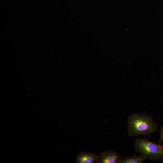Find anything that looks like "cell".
Instances as JSON below:
<instances>
[{"label": "cell", "mask_w": 163, "mask_h": 163, "mask_svg": "<svg viewBox=\"0 0 163 163\" xmlns=\"http://www.w3.org/2000/svg\"><path fill=\"white\" fill-rule=\"evenodd\" d=\"M98 155L93 153L82 152L77 155L75 160L76 163H97Z\"/></svg>", "instance_id": "277c9868"}, {"label": "cell", "mask_w": 163, "mask_h": 163, "mask_svg": "<svg viewBox=\"0 0 163 163\" xmlns=\"http://www.w3.org/2000/svg\"><path fill=\"white\" fill-rule=\"evenodd\" d=\"M160 135V142H162L163 145V125L161 128L160 131L159 132Z\"/></svg>", "instance_id": "8992f818"}, {"label": "cell", "mask_w": 163, "mask_h": 163, "mask_svg": "<svg viewBox=\"0 0 163 163\" xmlns=\"http://www.w3.org/2000/svg\"><path fill=\"white\" fill-rule=\"evenodd\" d=\"M135 151L145 159L157 161H163V146L160 143L152 142L143 137L138 138L133 142Z\"/></svg>", "instance_id": "7a4b0ae2"}, {"label": "cell", "mask_w": 163, "mask_h": 163, "mask_svg": "<svg viewBox=\"0 0 163 163\" xmlns=\"http://www.w3.org/2000/svg\"><path fill=\"white\" fill-rule=\"evenodd\" d=\"M127 123L128 134L131 137L151 135L158 129L152 117L147 114L133 113L128 117Z\"/></svg>", "instance_id": "6da1fadb"}, {"label": "cell", "mask_w": 163, "mask_h": 163, "mask_svg": "<svg viewBox=\"0 0 163 163\" xmlns=\"http://www.w3.org/2000/svg\"><path fill=\"white\" fill-rule=\"evenodd\" d=\"M122 157L115 151L109 150L100 152L97 163H118Z\"/></svg>", "instance_id": "3957f363"}, {"label": "cell", "mask_w": 163, "mask_h": 163, "mask_svg": "<svg viewBox=\"0 0 163 163\" xmlns=\"http://www.w3.org/2000/svg\"><path fill=\"white\" fill-rule=\"evenodd\" d=\"M145 159V158L142 155L135 154L132 156L121 159L118 163H142Z\"/></svg>", "instance_id": "5b68a950"}]
</instances>
